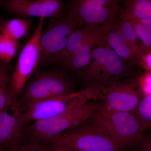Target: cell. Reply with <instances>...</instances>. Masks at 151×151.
<instances>
[{
	"instance_id": "11",
	"label": "cell",
	"mask_w": 151,
	"mask_h": 151,
	"mask_svg": "<svg viewBox=\"0 0 151 151\" xmlns=\"http://www.w3.org/2000/svg\"><path fill=\"white\" fill-rule=\"evenodd\" d=\"M16 106L0 113V149L19 151L29 138L28 127Z\"/></svg>"
},
{
	"instance_id": "15",
	"label": "cell",
	"mask_w": 151,
	"mask_h": 151,
	"mask_svg": "<svg viewBox=\"0 0 151 151\" xmlns=\"http://www.w3.org/2000/svg\"><path fill=\"white\" fill-rule=\"evenodd\" d=\"M97 27L99 26H87L84 27L77 28L72 32L68 39L66 47L58 65L63 66L67 63L74 55L79 47L91 35Z\"/></svg>"
},
{
	"instance_id": "24",
	"label": "cell",
	"mask_w": 151,
	"mask_h": 151,
	"mask_svg": "<svg viewBox=\"0 0 151 151\" xmlns=\"http://www.w3.org/2000/svg\"><path fill=\"white\" fill-rule=\"evenodd\" d=\"M142 91L144 96L151 93V73H147L139 77Z\"/></svg>"
},
{
	"instance_id": "4",
	"label": "cell",
	"mask_w": 151,
	"mask_h": 151,
	"mask_svg": "<svg viewBox=\"0 0 151 151\" xmlns=\"http://www.w3.org/2000/svg\"><path fill=\"white\" fill-rule=\"evenodd\" d=\"M105 89L99 86H87L67 95L32 104L22 112V119L29 125L59 116L88 101L101 100Z\"/></svg>"
},
{
	"instance_id": "18",
	"label": "cell",
	"mask_w": 151,
	"mask_h": 151,
	"mask_svg": "<svg viewBox=\"0 0 151 151\" xmlns=\"http://www.w3.org/2000/svg\"><path fill=\"white\" fill-rule=\"evenodd\" d=\"M19 46L17 40L7 37L0 33V60L10 63Z\"/></svg>"
},
{
	"instance_id": "31",
	"label": "cell",
	"mask_w": 151,
	"mask_h": 151,
	"mask_svg": "<svg viewBox=\"0 0 151 151\" xmlns=\"http://www.w3.org/2000/svg\"><path fill=\"white\" fill-rule=\"evenodd\" d=\"M0 151H5L4 150H1V149H0Z\"/></svg>"
},
{
	"instance_id": "8",
	"label": "cell",
	"mask_w": 151,
	"mask_h": 151,
	"mask_svg": "<svg viewBox=\"0 0 151 151\" xmlns=\"http://www.w3.org/2000/svg\"><path fill=\"white\" fill-rule=\"evenodd\" d=\"M77 28L73 22L65 17L50 19L41 35L37 70L58 64L68 39Z\"/></svg>"
},
{
	"instance_id": "25",
	"label": "cell",
	"mask_w": 151,
	"mask_h": 151,
	"mask_svg": "<svg viewBox=\"0 0 151 151\" xmlns=\"http://www.w3.org/2000/svg\"><path fill=\"white\" fill-rule=\"evenodd\" d=\"M138 61L147 73H151V49L144 52Z\"/></svg>"
},
{
	"instance_id": "6",
	"label": "cell",
	"mask_w": 151,
	"mask_h": 151,
	"mask_svg": "<svg viewBox=\"0 0 151 151\" xmlns=\"http://www.w3.org/2000/svg\"><path fill=\"white\" fill-rule=\"evenodd\" d=\"M122 0H67L64 8L65 17L77 27L103 26L119 15Z\"/></svg>"
},
{
	"instance_id": "3",
	"label": "cell",
	"mask_w": 151,
	"mask_h": 151,
	"mask_svg": "<svg viewBox=\"0 0 151 151\" xmlns=\"http://www.w3.org/2000/svg\"><path fill=\"white\" fill-rule=\"evenodd\" d=\"M124 62L107 43L99 45L94 49L92 61L81 72V78L87 86L106 89L113 82L129 77L128 66Z\"/></svg>"
},
{
	"instance_id": "23",
	"label": "cell",
	"mask_w": 151,
	"mask_h": 151,
	"mask_svg": "<svg viewBox=\"0 0 151 151\" xmlns=\"http://www.w3.org/2000/svg\"><path fill=\"white\" fill-rule=\"evenodd\" d=\"M19 151H54L52 148L29 138Z\"/></svg>"
},
{
	"instance_id": "27",
	"label": "cell",
	"mask_w": 151,
	"mask_h": 151,
	"mask_svg": "<svg viewBox=\"0 0 151 151\" xmlns=\"http://www.w3.org/2000/svg\"><path fill=\"white\" fill-rule=\"evenodd\" d=\"M121 13L123 14L124 15L134 20L136 22H137L145 26V27L151 30V18H150L143 19L136 18L130 16L128 15L124 14V13L122 12V11H121Z\"/></svg>"
},
{
	"instance_id": "2",
	"label": "cell",
	"mask_w": 151,
	"mask_h": 151,
	"mask_svg": "<svg viewBox=\"0 0 151 151\" xmlns=\"http://www.w3.org/2000/svg\"><path fill=\"white\" fill-rule=\"evenodd\" d=\"M89 121L95 128L125 150L144 139L146 130L133 112L105 111L97 110Z\"/></svg>"
},
{
	"instance_id": "28",
	"label": "cell",
	"mask_w": 151,
	"mask_h": 151,
	"mask_svg": "<svg viewBox=\"0 0 151 151\" xmlns=\"http://www.w3.org/2000/svg\"><path fill=\"white\" fill-rule=\"evenodd\" d=\"M52 148V147H51ZM54 151H87L84 150H65V149L54 148H52Z\"/></svg>"
},
{
	"instance_id": "20",
	"label": "cell",
	"mask_w": 151,
	"mask_h": 151,
	"mask_svg": "<svg viewBox=\"0 0 151 151\" xmlns=\"http://www.w3.org/2000/svg\"><path fill=\"white\" fill-rule=\"evenodd\" d=\"M121 15L131 22L139 40L142 41L144 52L151 49V30L132 19L120 13Z\"/></svg>"
},
{
	"instance_id": "12",
	"label": "cell",
	"mask_w": 151,
	"mask_h": 151,
	"mask_svg": "<svg viewBox=\"0 0 151 151\" xmlns=\"http://www.w3.org/2000/svg\"><path fill=\"white\" fill-rule=\"evenodd\" d=\"M3 6L10 13L23 17L59 18L62 17L64 10L60 0L42 3L29 0H6Z\"/></svg>"
},
{
	"instance_id": "29",
	"label": "cell",
	"mask_w": 151,
	"mask_h": 151,
	"mask_svg": "<svg viewBox=\"0 0 151 151\" xmlns=\"http://www.w3.org/2000/svg\"><path fill=\"white\" fill-rule=\"evenodd\" d=\"M54 1V0H36V1L37 2L42 3L50 1Z\"/></svg>"
},
{
	"instance_id": "32",
	"label": "cell",
	"mask_w": 151,
	"mask_h": 151,
	"mask_svg": "<svg viewBox=\"0 0 151 151\" xmlns=\"http://www.w3.org/2000/svg\"><path fill=\"white\" fill-rule=\"evenodd\" d=\"M2 21H1L0 20V24H1V22Z\"/></svg>"
},
{
	"instance_id": "19",
	"label": "cell",
	"mask_w": 151,
	"mask_h": 151,
	"mask_svg": "<svg viewBox=\"0 0 151 151\" xmlns=\"http://www.w3.org/2000/svg\"><path fill=\"white\" fill-rule=\"evenodd\" d=\"M134 113L146 131L151 130V93L145 95Z\"/></svg>"
},
{
	"instance_id": "10",
	"label": "cell",
	"mask_w": 151,
	"mask_h": 151,
	"mask_svg": "<svg viewBox=\"0 0 151 151\" xmlns=\"http://www.w3.org/2000/svg\"><path fill=\"white\" fill-rule=\"evenodd\" d=\"M44 18H40L35 31L21 52L14 68L10 84L12 96L15 101L22 89L37 69L39 56L40 40L43 31Z\"/></svg>"
},
{
	"instance_id": "16",
	"label": "cell",
	"mask_w": 151,
	"mask_h": 151,
	"mask_svg": "<svg viewBox=\"0 0 151 151\" xmlns=\"http://www.w3.org/2000/svg\"><path fill=\"white\" fill-rule=\"evenodd\" d=\"M32 24L31 19L25 18L2 21L0 24V32L7 37L17 40L26 34Z\"/></svg>"
},
{
	"instance_id": "26",
	"label": "cell",
	"mask_w": 151,
	"mask_h": 151,
	"mask_svg": "<svg viewBox=\"0 0 151 151\" xmlns=\"http://www.w3.org/2000/svg\"><path fill=\"white\" fill-rule=\"evenodd\" d=\"M146 137H145L140 145L138 151H151V130Z\"/></svg>"
},
{
	"instance_id": "22",
	"label": "cell",
	"mask_w": 151,
	"mask_h": 151,
	"mask_svg": "<svg viewBox=\"0 0 151 151\" xmlns=\"http://www.w3.org/2000/svg\"><path fill=\"white\" fill-rule=\"evenodd\" d=\"M16 104V101L14 100L11 94L10 87L0 94V113Z\"/></svg>"
},
{
	"instance_id": "14",
	"label": "cell",
	"mask_w": 151,
	"mask_h": 151,
	"mask_svg": "<svg viewBox=\"0 0 151 151\" xmlns=\"http://www.w3.org/2000/svg\"><path fill=\"white\" fill-rule=\"evenodd\" d=\"M113 22L104 25L106 43L124 61H137V55L125 40L120 32L113 25Z\"/></svg>"
},
{
	"instance_id": "1",
	"label": "cell",
	"mask_w": 151,
	"mask_h": 151,
	"mask_svg": "<svg viewBox=\"0 0 151 151\" xmlns=\"http://www.w3.org/2000/svg\"><path fill=\"white\" fill-rule=\"evenodd\" d=\"M74 82L66 71L37 69L22 89L17 107L23 112L29 105L75 92Z\"/></svg>"
},
{
	"instance_id": "17",
	"label": "cell",
	"mask_w": 151,
	"mask_h": 151,
	"mask_svg": "<svg viewBox=\"0 0 151 151\" xmlns=\"http://www.w3.org/2000/svg\"><path fill=\"white\" fill-rule=\"evenodd\" d=\"M124 14L136 18H151V0H127Z\"/></svg>"
},
{
	"instance_id": "7",
	"label": "cell",
	"mask_w": 151,
	"mask_h": 151,
	"mask_svg": "<svg viewBox=\"0 0 151 151\" xmlns=\"http://www.w3.org/2000/svg\"><path fill=\"white\" fill-rule=\"evenodd\" d=\"M44 145L54 148L87 151H121L89 121L63 132Z\"/></svg>"
},
{
	"instance_id": "13",
	"label": "cell",
	"mask_w": 151,
	"mask_h": 151,
	"mask_svg": "<svg viewBox=\"0 0 151 151\" xmlns=\"http://www.w3.org/2000/svg\"><path fill=\"white\" fill-rule=\"evenodd\" d=\"M104 27H97L95 29L74 55L62 66L64 70L75 72L89 65L94 49L106 43Z\"/></svg>"
},
{
	"instance_id": "5",
	"label": "cell",
	"mask_w": 151,
	"mask_h": 151,
	"mask_svg": "<svg viewBox=\"0 0 151 151\" xmlns=\"http://www.w3.org/2000/svg\"><path fill=\"white\" fill-rule=\"evenodd\" d=\"M99 108V103L89 101L59 116L32 122L28 127L29 136L31 139L44 144L88 121Z\"/></svg>"
},
{
	"instance_id": "30",
	"label": "cell",
	"mask_w": 151,
	"mask_h": 151,
	"mask_svg": "<svg viewBox=\"0 0 151 151\" xmlns=\"http://www.w3.org/2000/svg\"><path fill=\"white\" fill-rule=\"evenodd\" d=\"M131 151H138V150H133Z\"/></svg>"
},
{
	"instance_id": "9",
	"label": "cell",
	"mask_w": 151,
	"mask_h": 151,
	"mask_svg": "<svg viewBox=\"0 0 151 151\" xmlns=\"http://www.w3.org/2000/svg\"><path fill=\"white\" fill-rule=\"evenodd\" d=\"M144 97L139 77L122 79L106 88L98 110L134 113Z\"/></svg>"
},
{
	"instance_id": "21",
	"label": "cell",
	"mask_w": 151,
	"mask_h": 151,
	"mask_svg": "<svg viewBox=\"0 0 151 151\" xmlns=\"http://www.w3.org/2000/svg\"><path fill=\"white\" fill-rule=\"evenodd\" d=\"M14 67L10 63L0 60V94L10 87L11 78Z\"/></svg>"
}]
</instances>
